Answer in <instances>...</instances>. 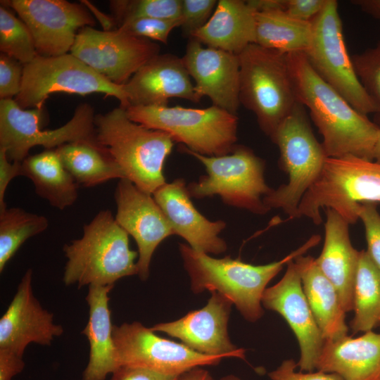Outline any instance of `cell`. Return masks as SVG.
Segmentation results:
<instances>
[{
  "label": "cell",
  "mask_w": 380,
  "mask_h": 380,
  "mask_svg": "<svg viewBox=\"0 0 380 380\" xmlns=\"http://www.w3.org/2000/svg\"><path fill=\"white\" fill-rule=\"evenodd\" d=\"M298 101L322 134L327 158L353 156L374 160L379 128L353 108L311 67L304 53L286 54Z\"/></svg>",
  "instance_id": "1"
},
{
  "label": "cell",
  "mask_w": 380,
  "mask_h": 380,
  "mask_svg": "<svg viewBox=\"0 0 380 380\" xmlns=\"http://www.w3.org/2000/svg\"><path fill=\"white\" fill-rule=\"evenodd\" d=\"M320 240L319 235H312L282 259L260 265L230 256L215 258L184 243L179 244V251L194 293H220L232 301L246 320L255 322L264 314L262 297L268 283L290 261L304 255Z\"/></svg>",
  "instance_id": "2"
},
{
  "label": "cell",
  "mask_w": 380,
  "mask_h": 380,
  "mask_svg": "<svg viewBox=\"0 0 380 380\" xmlns=\"http://www.w3.org/2000/svg\"><path fill=\"white\" fill-rule=\"evenodd\" d=\"M94 126L96 142L139 189L151 195L166 183L163 166L175 143L168 134L133 122L120 106L96 115Z\"/></svg>",
  "instance_id": "3"
},
{
  "label": "cell",
  "mask_w": 380,
  "mask_h": 380,
  "mask_svg": "<svg viewBox=\"0 0 380 380\" xmlns=\"http://www.w3.org/2000/svg\"><path fill=\"white\" fill-rule=\"evenodd\" d=\"M63 250L65 286L114 285L138 274V253L130 249L129 234L108 210L99 211L84 225L82 236L65 243Z\"/></svg>",
  "instance_id": "4"
},
{
  "label": "cell",
  "mask_w": 380,
  "mask_h": 380,
  "mask_svg": "<svg viewBox=\"0 0 380 380\" xmlns=\"http://www.w3.org/2000/svg\"><path fill=\"white\" fill-rule=\"evenodd\" d=\"M238 56L240 104L271 139L298 102L286 54L253 43Z\"/></svg>",
  "instance_id": "5"
},
{
  "label": "cell",
  "mask_w": 380,
  "mask_h": 380,
  "mask_svg": "<svg viewBox=\"0 0 380 380\" xmlns=\"http://www.w3.org/2000/svg\"><path fill=\"white\" fill-rule=\"evenodd\" d=\"M380 201V163L347 156L327 158L322 170L298 205V217L305 216L318 225L320 208L335 210L349 224L358 218L360 204Z\"/></svg>",
  "instance_id": "6"
},
{
  "label": "cell",
  "mask_w": 380,
  "mask_h": 380,
  "mask_svg": "<svg viewBox=\"0 0 380 380\" xmlns=\"http://www.w3.org/2000/svg\"><path fill=\"white\" fill-rule=\"evenodd\" d=\"M125 110L133 122L163 131L174 141L201 155H227L236 146V115L213 105L205 108L130 106Z\"/></svg>",
  "instance_id": "7"
},
{
  "label": "cell",
  "mask_w": 380,
  "mask_h": 380,
  "mask_svg": "<svg viewBox=\"0 0 380 380\" xmlns=\"http://www.w3.org/2000/svg\"><path fill=\"white\" fill-rule=\"evenodd\" d=\"M279 148V167L289 182L263 198L270 208H280L290 219L298 218L300 201L319 177L327 158L315 137L305 107L298 102L271 138Z\"/></svg>",
  "instance_id": "8"
},
{
  "label": "cell",
  "mask_w": 380,
  "mask_h": 380,
  "mask_svg": "<svg viewBox=\"0 0 380 380\" xmlns=\"http://www.w3.org/2000/svg\"><path fill=\"white\" fill-rule=\"evenodd\" d=\"M179 150L198 159L207 172V175L187 185L191 197L217 195L224 203L255 214L270 210L263 202L272 191L265 181V163L251 149L236 146L231 153L220 156L201 155L184 145Z\"/></svg>",
  "instance_id": "9"
},
{
  "label": "cell",
  "mask_w": 380,
  "mask_h": 380,
  "mask_svg": "<svg viewBox=\"0 0 380 380\" xmlns=\"http://www.w3.org/2000/svg\"><path fill=\"white\" fill-rule=\"evenodd\" d=\"M56 93H100L116 98L122 108L129 106L125 84L112 82L70 53L52 57L37 55L24 65L21 89L14 99L20 107L42 109L46 100Z\"/></svg>",
  "instance_id": "10"
},
{
  "label": "cell",
  "mask_w": 380,
  "mask_h": 380,
  "mask_svg": "<svg viewBox=\"0 0 380 380\" xmlns=\"http://www.w3.org/2000/svg\"><path fill=\"white\" fill-rule=\"evenodd\" d=\"M312 39L305 53L315 72L362 114H375L376 108L362 87L345 44L336 0H327L312 20Z\"/></svg>",
  "instance_id": "11"
},
{
  "label": "cell",
  "mask_w": 380,
  "mask_h": 380,
  "mask_svg": "<svg viewBox=\"0 0 380 380\" xmlns=\"http://www.w3.org/2000/svg\"><path fill=\"white\" fill-rule=\"evenodd\" d=\"M42 110H25L13 99H0V148L11 161L22 163L36 146L49 150L70 142L95 139L96 115L89 104L79 105L72 118L54 129H41Z\"/></svg>",
  "instance_id": "12"
},
{
  "label": "cell",
  "mask_w": 380,
  "mask_h": 380,
  "mask_svg": "<svg viewBox=\"0 0 380 380\" xmlns=\"http://www.w3.org/2000/svg\"><path fill=\"white\" fill-rule=\"evenodd\" d=\"M118 366L148 369L171 376L202 366L217 365L223 359L191 350L182 343L162 338L139 322L113 325Z\"/></svg>",
  "instance_id": "13"
},
{
  "label": "cell",
  "mask_w": 380,
  "mask_h": 380,
  "mask_svg": "<svg viewBox=\"0 0 380 380\" xmlns=\"http://www.w3.org/2000/svg\"><path fill=\"white\" fill-rule=\"evenodd\" d=\"M160 47L152 40L131 35L118 28L79 30L70 53L117 84H125Z\"/></svg>",
  "instance_id": "14"
},
{
  "label": "cell",
  "mask_w": 380,
  "mask_h": 380,
  "mask_svg": "<svg viewBox=\"0 0 380 380\" xmlns=\"http://www.w3.org/2000/svg\"><path fill=\"white\" fill-rule=\"evenodd\" d=\"M13 8L29 28L37 54L52 57L68 53L80 30L95 25L87 7L65 0H11Z\"/></svg>",
  "instance_id": "15"
},
{
  "label": "cell",
  "mask_w": 380,
  "mask_h": 380,
  "mask_svg": "<svg viewBox=\"0 0 380 380\" xmlns=\"http://www.w3.org/2000/svg\"><path fill=\"white\" fill-rule=\"evenodd\" d=\"M262 305L279 314L294 333L300 350L299 370L315 371L325 340L306 299L294 260L287 264L282 278L265 290Z\"/></svg>",
  "instance_id": "16"
},
{
  "label": "cell",
  "mask_w": 380,
  "mask_h": 380,
  "mask_svg": "<svg viewBox=\"0 0 380 380\" xmlns=\"http://www.w3.org/2000/svg\"><path fill=\"white\" fill-rule=\"evenodd\" d=\"M232 303L222 294L213 291L207 304L172 322L150 327L178 338L182 343L199 353L220 357L245 359V350L231 341L228 322Z\"/></svg>",
  "instance_id": "17"
},
{
  "label": "cell",
  "mask_w": 380,
  "mask_h": 380,
  "mask_svg": "<svg viewBox=\"0 0 380 380\" xmlns=\"http://www.w3.org/2000/svg\"><path fill=\"white\" fill-rule=\"evenodd\" d=\"M115 201V219L134 238L138 248L137 275L146 281L154 251L165 239L175 234L174 231L153 197L139 189L130 180H119Z\"/></svg>",
  "instance_id": "18"
},
{
  "label": "cell",
  "mask_w": 380,
  "mask_h": 380,
  "mask_svg": "<svg viewBox=\"0 0 380 380\" xmlns=\"http://www.w3.org/2000/svg\"><path fill=\"white\" fill-rule=\"evenodd\" d=\"M182 60L194 80L198 99L207 96L213 106L236 115L241 105L239 56L203 46L196 39L189 38Z\"/></svg>",
  "instance_id": "19"
},
{
  "label": "cell",
  "mask_w": 380,
  "mask_h": 380,
  "mask_svg": "<svg viewBox=\"0 0 380 380\" xmlns=\"http://www.w3.org/2000/svg\"><path fill=\"white\" fill-rule=\"evenodd\" d=\"M32 270L22 277L15 294L0 319V348L23 356L30 343L50 346L63 332L53 314L44 308L32 290Z\"/></svg>",
  "instance_id": "20"
},
{
  "label": "cell",
  "mask_w": 380,
  "mask_h": 380,
  "mask_svg": "<svg viewBox=\"0 0 380 380\" xmlns=\"http://www.w3.org/2000/svg\"><path fill=\"white\" fill-rule=\"evenodd\" d=\"M153 195L175 234L185 239L191 248L215 255L227 250L226 242L219 236L226 227L225 222L210 221L197 210L184 179L165 183Z\"/></svg>",
  "instance_id": "21"
},
{
  "label": "cell",
  "mask_w": 380,
  "mask_h": 380,
  "mask_svg": "<svg viewBox=\"0 0 380 380\" xmlns=\"http://www.w3.org/2000/svg\"><path fill=\"white\" fill-rule=\"evenodd\" d=\"M130 106H165L172 98L199 102L182 58L159 53L125 84ZM128 106V107H129Z\"/></svg>",
  "instance_id": "22"
},
{
  "label": "cell",
  "mask_w": 380,
  "mask_h": 380,
  "mask_svg": "<svg viewBox=\"0 0 380 380\" xmlns=\"http://www.w3.org/2000/svg\"><path fill=\"white\" fill-rule=\"evenodd\" d=\"M324 241L315 262L336 289L342 306L348 312L353 310V291L360 253L352 245L349 224L335 210L327 208Z\"/></svg>",
  "instance_id": "23"
},
{
  "label": "cell",
  "mask_w": 380,
  "mask_h": 380,
  "mask_svg": "<svg viewBox=\"0 0 380 380\" xmlns=\"http://www.w3.org/2000/svg\"><path fill=\"white\" fill-rule=\"evenodd\" d=\"M315 370L337 374L344 380H379L380 331L325 340Z\"/></svg>",
  "instance_id": "24"
},
{
  "label": "cell",
  "mask_w": 380,
  "mask_h": 380,
  "mask_svg": "<svg viewBox=\"0 0 380 380\" xmlns=\"http://www.w3.org/2000/svg\"><path fill=\"white\" fill-rule=\"evenodd\" d=\"M114 285H89L86 296L88 322L82 331L89 343V360L82 380H105L118 367L108 302Z\"/></svg>",
  "instance_id": "25"
},
{
  "label": "cell",
  "mask_w": 380,
  "mask_h": 380,
  "mask_svg": "<svg viewBox=\"0 0 380 380\" xmlns=\"http://www.w3.org/2000/svg\"><path fill=\"white\" fill-rule=\"evenodd\" d=\"M191 38L239 55L255 42V11L247 1L220 0L206 24Z\"/></svg>",
  "instance_id": "26"
},
{
  "label": "cell",
  "mask_w": 380,
  "mask_h": 380,
  "mask_svg": "<svg viewBox=\"0 0 380 380\" xmlns=\"http://www.w3.org/2000/svg\"><path fill=\"white\" fill-rule=\"evenodd\" d=\"M297 264L304 293L324 340L333 341L348 335L344 310L338 293L310 255H300Z\"/></svg>",
  "instance_id": "27"
},
{
  "label": "cell",
  "mask_w": 380,
  "mask_h": 380,
  "mask_svg": "<svg viewBox=\"0 0 380 380\" xmlns=\"http://www.w3.org/2000/svg\"><path fill=\"white\" fill-rule=\"evenodd\" d=\"M22 176L30 179L37 196L63 210L78 197V184L63 166L55 149L27 156L21 163Z\"/></svg>",
  "instance_id": "28"
},
{
  "label": "cell",
  "mask_w": 380,
  "mask_h": 380,
  "mask_svg": "<svg viewBox=\"0 0 380 380\" xmlns=\"http://www.w3.org/2000/svg\"><path fill=\"white\" fill-rule=\"evenodd\" d=\"M56 150L78 186L92 187L125 178L118 165L95 139L67 143Z\"/></svg>",
  "instance_id": "29"
},
{
  "label": "cell",
  "mask_w": 380,
  "mask_h": 380,
  "mask_svg": "<svg viewBox=\"0 0 380 380\" xmlns=\"http://www.w3.org/2000/svg\"><path fill=\"white\" fill-rule=\"evenodd\" d=\"M312 39V21L297 20L283 11L255 12V44L284 54L305 53Z\"/></svg>",
  "instance_id": "30"
},
{
  "label": "cell",
  "mask_w": 380,
  "mask_h": 380,
  "mask_svg": "<svg viewBox=\"0 0 380 380\" xmlns=\"http://www.w3.org/2000/svg\"><path fill=\"white\" fill-rule=\"evenodd\" d=\"M353 334L373 331L380 326V270L367 252L360 251L353 291Z\"/></svg>",
  "instance_id": "31"
},
{
  "label": "cell",
  "mask_w": 380,
  "mask_h": 380,
  "mask_svg": "<svg viewBox=\"0 0 380 380\" xmlns=\"http://www.w3.org/2000/svg\"><path fill=\"white\" fill-rule=\"evenodd\" d=\"M48 226L45 216L20 208L0 211V272L28 239L43 232Z\"/></svg>",
  "instance_id": "32"
},
{
  "label": "cell",
  "mask_w": 380,
  "mask_h": 380,
  "mask_svg": "<svg viewBox=\"0 0 380 380\" xmlns=\"http://www.w3.org/2000/svg\"><path fill=\"white\" fill-rule=\"evenodd\" d=\"M0 50L23 65L38 55L27 26L4 5L0 6Z\"/></svg>",
  "instance_id": "33"
},
{
  "label": "cell",
  "mask_w": 380,
  "mask_h": 380,
  "mask_svg": "<svg viewBox=\"0 0 380 380\" xmlns=\"http://www.w3.org/2000/svg\"><path fill=\"white\" fill-rule=\"evenodd\" d=\"M109 5L117 27L144 18L181 20L182 0H112Z\"/></svg>",
  "instance_id": "34"
},
{
  "label": "cell",
  "mask_w": 380,
  "mask_h": 380,
  "mask_svg": "<svg viewBox=\"0 0 380 380\" xmlns=\"http://www.w3.org/2000/svg\"><path fill=\"white\" fill-rule=\"evenodd\" d=\"M351 58L362 87L376 108L374 122L380 129V40Z\"/></svg>",
  "instance_id": "35"
},
{
  "label": "cell",
  "mask_w": 380,
  "mask_h": 380,
  "mask_svg": "<svg viewBox=\"0 0 380 380\" xmlns=\"http://www.w3.org/2000/svg\"><path fill=\"white\" fill-rule=\"evenodd\" d=\"M181 25V20L144 18L127 21L117 28L135 37L167 44L172 30Z\"/></svg>",
  "instance_id": "36"
},
{
  "label": "cell",
  "mask_w": 380,
  "mask_h": 380,
  "mask_svg": "<svg viewBox=\"0 0 380 380\" xmlns=\"http://www.w3.org/2000/svg\"><path fill=\"white\" fill-rule=\"evenodd\" d=\"M216 0H182L181 27L186 37L203 27L211 17Z\"/></svg>",
  "instance_id": "37"
},
{
  "label": "cell",
  "mask_w": 380,
  "mask_h": 380,
  "mask_svg": "<svg viewBox=\"0 0 380 380\" xmlns=\"http://www.w3.org/2000/svg\"><path fill=\"white\" fill-rule=\"evenodd\" d=\"M357 216L362 220L365 227L367 243L366 251L380 270V214L376 204L374 203L360 204Z\"/></svg>",
  "instance_id": "38"
},
{
  "label": "cell",
  "mask_w": 380,
  "mask_h": 380,
  "mask_svg": "<svg viewBox=\"0 0 380 380\" xmlns=\"http://www.w3.org/2000/svg\"><path fill=\"white\" fill-rule=\"evenodd\" d=\"M23 67L18 61L1 53L0 55V98L13 99L20 91Z\"/></svg>",
  "instance_id": "39"
},
{
  "label": "cell",
  "mask_w": 380,
  "mask_h": 380,
  "mask_svg": "<svg viewBox=\"0 0 380 380\" xmlns=\"http://www.w3.org/2000/svg\"><path fill=\"white\" fill-rule=\"evenodd\" d=\"M297 363L293 359L284 360L275 369L268 373L270 380H344L335 373L297 371Z\"/></svg>",
  "instance_id": "40"
},
{
  "label": "cell",
  "mask_w": 380,
  "mask_h": 380,
  "mask_svg": "<svg viewBox=\"0 0 380 380\" xmlns=\"http://www.w3.org/2000/svg\"><path fill=\"white\" fill-rule=\"evenodd\" d=\"M327 0H286L284 12L303 21H312L323 9Z\"/></svg>",
  "instance_id": "41"
},
{
  "label": "cell",
  "mask_w": 380,
  "mask_h": 380,
  "mask_svg": "<svg viewBox=\"0 0 380 380\" xmlns=\"http://www.w3.org/2000/svg\"><path fill=\"white\" fill-rule=\"evenodd\" d=\"M110 380H179L180 376H171L148 369L120 366L111 374Z\"/></svg>",
  "instance_id": "42"
},
{
  "label": "cell",
  "mask_w": 380,
  "mask_h": 380,
  "mask_svg": "<svg viewBox=\"0 0 380 380\" xmlns=\"http://www.w3.org/2000/svg\"><path fill=\"white\" fill-rule=\"evenodd\" d=\"M21 163L11 161L5 151L0 148V211L7 208L4 196L9 183L14 177L22 176Z\"/></svg>",
  "instance_id": "43"
},
{
  "label": "cell",
  "mask_w": 380,
  "mask_h": 380,
  "mask_svg": "<svg viewBox=\"0 0 380 380\" xmlns=\"http://www.w3.org/2000/svg\"><path fill=\"white\" fill-rule=\"evenodd\" d=\"M25 367L23 356L8 349L0 348V380H11Z\"/></svg>",
  "instance_id": "44"
},
{
  "label": "cell",
  "mask_w": 380,
  "mask_h": 380,
  "mask_svg": "<svg viewBox=\"0 0 380 380\" xmlns=\"http://www.w3.org/2000/svg\"><path fill=\"white\" fill-rule=\"evenodd\" d=\"M247 3L255 12L284 11L286 0H249Z\"/></svg>",
  "instance_id": "45"
},
{
  "label": "cell",
  "mask_w": 380,
  "mask_h": 380,
  "mask_svg": "<svg viewBox=\"0 0 380 380\" xmlns=\"http://www.w3.org/2000/svg\"><path fill=\"white\" fill-rule=\"evenodd\" d=\"M353 2L365 13L380 20V0H357Z\"/></svg>",
  "instance_id": "46"
},
{
  "label": "cell",
  "mask_w": 380,
  "mask_h": 380,
  "mask_svg": "<svg viewBox=\"0 0 380 380\" xmlns=\"http://www.w3.org/2000/svg\"><path fill=\"white\" fill-rule=\"evenodd\" d=\"M179 380H215L210 373L201 367L191 369L179 377Z\"/></svg>",
  "instance_id": "47"
},
{
  "label": "cell",
  "mask_w": 380,
  "mask_h": 380,
  "mask_svg": "<svg viewBox=\"0 0 380 380\" xmlns=\"http://www.w3.org/2000/svg\"><path fill=\"white\" fill-rule=\"evenodd\" d=\"M374 160L380 163V129L374 149Z\"/></svg>",
  "instance_id": "48"
},
{
  "label": "cell",
  "mask_w": 380,
  "mask_h": 380,
  "mask_svg": "<svg viewBox=\"0 0 380 380\" xmlns=\"http://www.w3.org/2000/svg\"><path fill=\"white\" fill-rule=\"evenodd\" d=\"M220 380H241V379L235 375L230 374V375H227L222 377Z\"/></svg>",
  "instance_id": "49"
},
{
  "label": "cell",
  "mask_w": 380,
  "mask_h": 380,
  "mask_svg": "<svg viewBox=\"0 0 380 380\" xmlns=\"http://www.w3.org/2000/svg\"><path fill=\"white\" fill-rule=\"evenodd\" d=\"M379 380H380V379Z\"/></svg>",
  "instance_id": "50"
}]
</instances>
